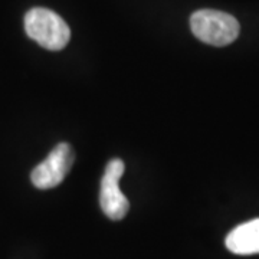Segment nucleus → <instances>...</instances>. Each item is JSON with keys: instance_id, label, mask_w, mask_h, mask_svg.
Wrapping results in <instances>:
<instances>
[{"instance_id": "4", "label": "nucleus", "mask_w": 259, "mask_h": 259, "mask_svg": "<svg viewBox=\"0 0 259 259\" xmlns=\"http://www.w3.org/2000/svg\"><path fill=\"white\" fill-rule=\"evenodd\" d=\"M124 175V163L120 158H112L105 167L101 180L100 203L102 212L112 221H121L130 210L128 199L120 190V180Z\"/></svg>"}, {"instance_id": "1", "label": "nucleus", "mask_w": 259, "mask_h": 259, "mask_svg": "<svg viewBox=\"0 0 259 259\" xmlns=\"http://www.w3.org/2000/svg\"><path fill=\"white\" fill-rule=\"evenodd\" d=\"M25 30L30 39L49 51L64 49L71 39L66 22L54 10L45 8L29 10L25 15Z\"/></svg>"}, {"instance_id": "3", "label": "nucleus", "mask_w": 259, "mask_h": 259, "mask_svg": "<svg viewBox=\"0 0 259 259\" xmlns=\"http://www.w3.org/2000/svg\"><path fill=\"white\" fill-rule=\"evenodd\" d=\"M75 161V153L68 143H61L40 164H37L32 175L30 180L37 189H52L64 182L66 175L69 173L71 167Z\"/></svg>"}, {"instance_id": "5", "label": "nucleus", "mask_w": 259, "mask_h": 259, "mask_svg": "<svg viewBox=\"0 0 259 259\" xmlns=\"http://www.w3.org/2000/svg\"><path fill=\"white\" fill-rule=\"evenodd\" d=\"M226 248L236 255L259 253V219L236 226L226 238Z\"/></svg>"}, {"instance_id": "2", "label": "nucleus", "mask_w": 259, "mask_h": 259, "mask_svg": "<svg viewBox=\"0 0 259 259\" xmlns=\"http://www.w3.org/2000/svg\"><path fill=\"white\" fill-rule=\"evenodd\" d=\"M190 28L199 40L213 47H226L239 36V22L221 10L202 9L190 16Z\"/></svg>"}]
</instances>
